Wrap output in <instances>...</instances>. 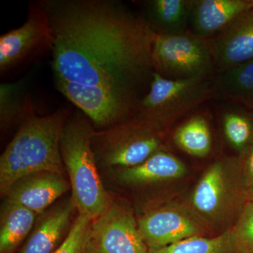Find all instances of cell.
<instances>
[{
  "label": "cell",
  "instance_id": "obj_16",
  "mask_svg": "<svg viewBox=\"0 0 253 253\" xmlns=\"http://www.w3.org/2000/svg\"><path fill=\"white\" fill-rule=\"evenodd\" d=\"M194 0H151L144 18L154 33L176 35L189 31Z\"/></svg>",
  "mask_w": 253,
  "mask_h": 253
},
{
  "label": "cell",
  "instance_id": "obj_10",
  "mask_svg": "<svg viewBox=\"0 0 253 253\" xmlns=\"http://www.w3.org/2000/svg\"><path fill=\"white\" fill-rule=\"evenodd\" d=\"M137 221L149 249H162L188 238L204 236L206 231L191 212L175 206L150 208Z\"/></svg>",
  "mask_w": 253,
  "mask_h": 253
},
{
  "label": "cell",
  "instance_id": "obj_13",
  "mask_svg": "<svg viewBox=\"0 0 253 253\" xmlns=\"http://www.w3.org/2000/svg\"><path fill=\"white\" fill-rule=\"evenodd\" d=\"M216 73L253 58V7L211 39Z\"/></svg>",
  "mask_w": 253,
  "mask_h": 253
},
{
  "label": "cell",
  "instance_id": "obj_19",
  "mask_svg": "<svg viewBox=\"0 0 253 253\" xmlns=\"http://www.w3.org/2000/svg\"><path fill=\"white\" fill-rule=\"evenodd\" d=\"M173 139L179 149L194 157H206L212 149L211 128L203 115H194L181 123L174 131Z\"/></svg>",
  "mask_w": 253,
  "mask_h": 253
},
{
  "label": "cell",
  "instance_id": "obj_23",
  "mask_svg": "<svg viewBox=\"0 0 253 253\" xmlns=\"http://www.w3.org/2000/svg\"><path fill=\"white\" fill-rule=\"evenodd\" d=\"M232 228L235 253H253V202L247 201Z\"/></svg>",
  "mask_w": 253,
  "mask_h": 253
},
{
  "label": "cell",
  "instance_id": "obj_22",
  "mask_svg": "<svg viewBox=\"0 0 253 253\" xmlns=\"http://www.w3.org/2000/svg\"><path fill=\"white\" fill-rule=\"evenodd\" d=\"M31 102L23 99L18 83H4L0 86V123L8 129L20 123L27 113Z\"/></svg>",
  "mask_w": 253,
  "mask_h": 253
},
{
  "label": "cell",
  "instance_id": "obj_17",
  "mask_svg": "<svg viewBox=\"0 0 253 253\" xmlns=\"http://www.w3.org/2000/svg\"><path fill=\"white\" fill-rule=\"evenodd\" d=\"M214 98L253 111V58L213 77Z\"/></svg>",
  "mask_w": 253,
  "mask_h": 253
},
{
  "label": "cell",
  "instance_id": "obj_2",
  "mask_svg": "<svg viewBox=\"0 0 253 253\" xmlns=\"http://www.w3.org/2000/svg\"><path fill=\"white\" fill-rule=\"evenodd\" d=\"M69 117L66 109L36 116L30 104L16 134L0 158L1 196L23 176L39 172H66L60 141Z\"/></svg>",
  "mask_w": 253,
  "mask_h": 253
},
{
  "label": "cell",
  "instance_id": "obj_9",
  "mask_svg": "<svg viewBox=\"0 0 253 253\" xmlns=\"http://www.w3.org/2000/svg\"><path fill=\"white\" fill-rule=\"evenodd\" d=\"M54 38L41 3L32 4L26 22L0 38V71L4 73L33 55L52 50Z\"/></svg>",
  "mask_w": 253,
  "mask_h": 253
},
{
  "label": "cell",
  "instance_id": "obj_8",
  "mask_svg": "<svg viewBox=\"0 0 253 253\" xmlns=\"http://www.w3.org/2000/svg\"><path fill=\"white\" fill-rule=\"evenodd\" d=\"M130 208L113 200L91 220L83 253H149Z\"/></svg>",
  "mask_w": 253,
  "mask_h": 253
},
{
  "label": "cell",
  "instance_id": "obj_5",
  "mask_svg": "<svg viewBox=\"0 0 253 253\" xmlns=\"http://www.w3.org/2000/svg\"><path fill=\"white\" fill-rule=\"evenodd\" d=\"M166 130L135 113L126 121L96 130L91 147L98 167L107 170L134 167L164 149Z\"/></svg>",
  "mask_w": 253,
  "mask_h": 253
},
{
  "label": "cell",
  "instance_id": "obj_11",
  "mask_svg": "<svg viewBox=\"0 0 253 253\" xmlns=\"http://www.w3.org/2000/svg\"><path fill=\"white\" fill-rule=\"evenodd\" d=\"M69 189L71 184L64 174L39 172L15 181L3 197L41 215Z\"/></svg>",
  "mask_w": 253,
  "mask_h": 253
},
{
  "label": "cell",
  "instance_id": "obj_24",
  "mask_svg": "<svg viewBox=\"0 0 253 253\" xmlns=\"http://www.w3.org/2000/svg\"><path fill=\"white\" fill-rule=\"evenodd\" d=\"M91 220V218L78 214L67 237L54 253H83Z\"/></svg>",
  "mask_w": 253,
  "mask_h": 253
},
{
  "label": "cell",
  "instance_id": "obj_18",
  "mask_svg": "<svg viewBox=\"0 0 253 253\" xmlns=\"http://www.w3.org/2000/svg\"><path fill=\"white\" fill-rule=\"evenodd\" d=\"M38 214L5 200L0 212V253H14L36 225Z\"/></svg>",
  "mask_w": 253,
  "mask_h": 253
},
{
  "label": "cell",
  "instance_id": "obj_26",
  "mask_svg": "<svg viewBox=\"0 0 253 253\" xmlns=\"http://www.w3.org/2000/svg\"><path fill=\"white\" fill-rule=\"evenodd\" d=\"M249 201H253V190H252V191H249Z\"/></svg>",
  "mask_w": 253,
  "mask_h": 253
},
{
  "label": "cell",
  "instance_id": "obj_21",
  "mask_svg": "<svg viewBox=\"0 0 253 253\" xmlns=\"http://www.w3.org/2000/svg\"><path fill=\"white\" fill-rule=\"evenodd\" d=\"M237 106L223 115V127L229 144L243 156L253 144V111Z\"/></svg>",
  "mask_w": 253,
  "mask_h": 253
},
{
  "label": "cell",
  "instance_id": "obj_7",
  "mask_svg": "<svg viewBox=\"0 0 253 253\" xmlns=\"http://www.w3.org/2000/svg\"><path fill=\"white\" fill-rule=\"evenodd\" d=\"M212 78L173 81L154 73L136 113L167 130L172 123L214 98Z\"/></svg>",
  "mask_w": 253,
  "mask_h": 253
},
{
  "label": "cell",
  "instance_id": "obj_25",
  "mask_svg": "<svg viewBox=\"0 0 253 253\" xmlns=\"http://www.w3.org/2000/svg\"><path fill=\"white\" fill-rule=\"evenodd\" d=\"M243 174L249 193L253 190V144L243 156Z\"/></svg>",
  "mask_w": 253,
  "mask_h": 253
},
{
  "label": "cell",
  "instance_id": "obj_1",
  "mask_svg": "<svg viewBox=\"0 0 253 253\" xmlns=\"http://www.w3.org/2000/svg\"><path fill=\"white\" fill-rule=\"evenodd\" d=\"M54 42L52 68L59 91L97 129L135 114L149 92L154 31L143 16L109 0L41 3Z\"/></svg>",
  "mask_w": 253,
  "mask_h": 253
},
{
  "label": "cell",
  "instance_id": "obj_3",
  "mask_svg": "<svg viewBox=\"0 0 253 253\" xmlns=\"http://www.w3.org/2000/svg\"><path fill=\"white\" fill-rule=\"evenodd\" d=\"M94 131L90 120L80 111L68 118L60 141L76 210L91 219L102 214L112 201L101 181L91 147Z\"/></svg>",
  "mask_w": 253,
  "mask_h": 253
},
{
  "label": "cell",
  "instance_id": "obj_14",
  "mask_svg": "<svg viewBox=\"0 0 253 253\" xmlns=\"http://www.w3.org/2000/svg\"><path fill=\"white\" fill-rule=\"evenodd\" d=\"M121 185L131 188H146L179 179L186 174L181 161L166 150L158 151L144 163L134 167L110 169Z\"/></svg>",
  "mask_w": 253,
  "mask_h": 253
},
{
  "label": "cell",
  "instance_id": "obj_15",
  "mask_svg": "<svg viewBox=\"0 0 253 253\" xmlns=\"http://www.w3.org/2000/svg\"><path fill=\"white\" fill-rule=\"evenodd\" d=\"M253 7V0H194L189 30L212 39Z\"/></svg>",
  "mask_w": 253,
  "mask_h": 253
},
{
  "label": "cell",
  "instance_id": "obj_20",
  "mask_svg": "<svg viewBox=\"0 0 253 253\" xmlns=\"http://www.w3.org/2000/svg\"><path fill=\"white\" fill-rule=\"evenodd\" d=\"M149 253H235L232 228L214 237L194 236Z\"/></svg>",
  "mask_w": 253,
  "mask_h": 253
},
{
  "label": "cell",
  "instance_id": "obj_12",
  "mask_svg": "<svg viewBox=\"0 0 253 253\" xmlns=\"http://www.w3.org/2000/svg\"><path fill=\"white\" fill-rule=\"evenodd\" d=\"M76 211L71 196L53 205L38 216L18 253H54L69 234Z\"/></svg>",
  "mask_w": 253,
  "mask_h": 253
},
{
  "label": "cell",
  "instance_id": "obj_6",
  "mask_svg": "<svg viewBox=\"0 0 253 253\" xmlns=\"http://www.w3.org/2000/svg\"><path fill=\"white\" fill-rule=\"evenodd\" d=\"M151 63L154 73L173 81L215 76L212 41L191 31L176 35L154 33Z\"/></svg>",
  "mask_w": 253,
  "mask_h": 253
},
{
  "label": "cell",
  "instance_id": "obj_4",
  "mask_svg": "<svg viewBox=\"0 0 253 253\" xmlns=\"http://www.w3.org/2000/svg\"><path fill=\"white\" fill-rule=\"evenodd\" d=\"M249 201L243 156L216 161L205 172L190 199L189 212L205 229H217L239 216Z\"/></svg>",
  "mask_w": 253,
  "mask_h": 253
}]
</instances>
